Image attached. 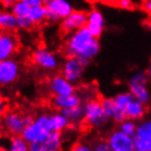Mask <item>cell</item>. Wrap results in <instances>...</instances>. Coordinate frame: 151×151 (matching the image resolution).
<instances>
[{
	"mask_svg": "<svg viewBox=\"0 0 151 151\" xmlns=\"http://www.w3.org/2000/svg\"><path fill=\"white\" fill-rule=\"evenodd\" d=\"M30 19L34 22V24H41L46 21V6H36L31 7L29 11Z\"/></svg>",
	"mask_w": 151,
	"mask_h": 151,
	"instance_id": "cb8c5ba5",
	"label": "cell"
},
{
	"mask_svg": "<svg viewBox=\"0 0 151 151\" xmlns=\"http://www.w3.org/2000/svg\"><path fill=\"white\" fill-rule=\"evenodd\" d=\"M137 126H138V123L132 119H129V118H126L123 122H121L118 124V127L117 128L119 129L121 132H123L124 134L128 135V136L134 137V135L136 134L137 130Z\"/></svg>",
	"mask_w": 151,
	"mask_h": 151,
	"instance_id": "484cf974",
	"label": "cell"
},
{
	"mask_svg": "<svg viewBox=\"0 0 151 151\" xmlns=\"http://www.w3.org/2000/svg\"><path fill=\"white\" fill-rule=\"evenodd\" d=\"M49 132H52L49 113H41L37 116H35L32 123L24 128L21 137L27 144H32L42 139Z\"/></svg>",
	"mask_w": 151,
	"mask_h": 151,
	"instance_id": "3957f363",
	"label": "cell"
},
{
	"mask_svg": "<svg viewBox=\"0 0 151 151\" xmlns=\"http://www.w3.org/2000/svg\"><path fill=\"white\" fill-rule=\"evenodd\" d=\"M31 59L35 67L44 71H54L61 66L59 56L44 47L35 49L31 56Z\"/></svg>",
	"mask_w": 151,
	"mask_h": 151,
	"instance_id": "5b68a950",
	"label": "cell"
},
{
	"mask_svg": "<svg viewBox=\"0 0 151 151\" xmlns=\"http://www.w3.org/2000/svg\"><path fill=\"white\" fill-rule=\"evenodd\" d=\"M146 112H147L146 104L136 100V99H132V102L129 103L125 110L126 118L132 119L135 122H140L141 119H144Z\"/></svg>",
	"mask_w": 151,
	"mask_h": 151,
	"instance_id": "d6986e66",
	"label": "cell"
},
{
	"mask_svg": "<svg viewBox=\"0 0 151 151\" xmlns=\"http://www.w3.org/2000/svg\"><path fill=\"white\" fill-rule=\"evenodd\" d=\"M9 111V106H8L7 100L0 95V117H2L4 114Z\"/></svg>",
	"mask_w": 151,
	"mask_h": 151,
	"instance_id": "1f68e13d",
	"label": "cell"
},
{
	"mask_svg": "<svg viewBox=\"0 0 151 151\" xmlns=\"http://www.w3.org/2000/svg\"><path fill=\"white\" fill-rule=\"evenodd\" d=\"M82 106L84 113L83 124H86L88 127L93 129H102L110 123V118L103 110L101 100L90 98L86 100Z\"/></svg>",
	"mask_w": 151,
	"mask_h": 151,
	"instance_id": "7a4b0ae2",
	"label": "cell"
},
{
	"mask_svg": "<svg viewBox=\"0 0 151 151\" xmlns=\"http://www.w3.org/2000/svg\"><path fill=\"white\" fill-rule=\"evenodd\" d=\"M147 75L149 76V78H150V79H151V63H150V65H149V67H148Z\"/></svg>",
	"mask_w": 151,
	"mask_h": 151,
	"instance_id": "74e56055",
	"label": "cell"
},
{
	"mask_svg": "<svg viewBox=\"0 0 151 151\" xmlns=\"http://www.w3.org/2000/svg\"><path fill=\"white\" fill-rule=\"evenodd\" d=\"M0 151H30L29 144L21 136H10L7 144L0 147Z\"/></svg>",
	"mask_w": 151,
	"mask_h": 151,
	"instance_id": "44dd1931",
	"label": "cell"
},
{
	"mask_svg": "<svg viewBox=\"0 0 151 151\" xmlns=\"http://www.w3.org/2000/svg\"><path fill=\"white\" fill-rule=\"evenodd\" d=\"M46 8L54 12L60 20L65 19L73 11L71 2L68 0H49V2L46 4Z\"/></svg>",
	"mask_w": 151,
	"mask_h": 151,
	"instance_id": "ac0fdd59",
	"label": "cell"
},
{
	"mask_svg": "<svg viewBox=\"0 0 151 151\" xmlns=\"http://www.w3.org/2000/svg\"><path fill=\"white\" fill-rule=\"evenodd\" d=\"M52 104L58 111H64L72 109L76 106H80L83 104V98L80 93H71L67 95H59V96H53Z\"/></svg>",
	"mask_w": 151,
	"mask_h": 151,
	"instance_id": "9a60e30c",
	"label": "cell"
},
{
	"mask_svg": "<svg viewBox=\"0 0 151 151\" xmlns=\"http://www.w3.org/2000/svg\"><path fill=\"white\" fill-rule=\"evenodd\" d=\"M4 124H2V118L0 117V137H1V135L4 134Z\"/></svg>",
	"mask_w": 151,
	"mask_h": 151,
	"instance_id": "8d00e7d4",
	"label": "cell"
},
{
	"mask_svg": "<svg viewBox=\"0 0 151 151\" xmlns=\"http://www.w3.org/2000/svg\"><path fill=\"white\" fill-rule=\"evenodd\" d=\"M93 151H112L106 140H98L93 146Z\"/></svg>",
	"mask_w": 151,
	"mask_h": 151,
	"instance_id": "f546056e",
	"label": "cell"
},
{
	"mask_svg": "<svg viewBox=\"0 0 151 151\" xmlns=\"http://www.w3.org/2000/svg\"><path fill=\"white\" fill-rule=\"evenodd\" d=\"M49 123H50V128L52 132H63L71 126L69 121L66 118L64 114L59 112H54V113H49Z\"/></svg>",
	"mask_w": 151,
	"mask_h": 151,
	"instance_id": "ffe728a7",
	"label": "cell"
},
{
	"mask_svg": "<svg viewBox=\"0 0 151 151\" xmlns=\"http://www.w3.org/2000/svg\"><path fill=\"white\" fill-rule=\"evenodd\" d=\"M105 27V21L102 12L98 9H93L88 13V21H87V30L90 32L94 37L99 38L103 34Z\"/></svg>",
	"mask_w": 151,
	"mask_h": 151,
	"instance_id": "2e32d148",
	"label": "cell"
},
{
	"mask_svg": "<svg viewBox=\"0 0 151 151\" xmlns=\"http://www.w3.org/2000/svg\"><path fill=\"white\" fill-rule=\"evenodd\" d=\"M66 118L69 121L71 126H79L83 124V118H84V113H83V106H76L72 109L61 111Z\"/></svg>",
	"mask_w": 151,
	"mask_h": 151,
	"instance_id": "603a6c76",
	"label": "cell"
},
{
	"mask_svg": "<svg viewBox=\"0 0 151 151\" xmlns=\"http://www.w3.org/2000/svg\"><path fill=\"white\" fill-rule=\"evenodd\" d=\"M88 21V13L86 11L81 10H73V11L63 19L60 23L61 31L67 34H71L75 31L80 30L87 25Z\"/></svg>",
	"mask_w": 151,
	"mask_h": 151,
	"instance_id": "7c38bea8",
	"label": "cell"
},
{
	"mask_svg": "<svg viewBox=\"0 0 151 151\" xmlns=\"http://www.w3.org/2000/svg\"><path fill=\"white\" fill-rule=\"evenodd\" d=\"M141 8L146 13L151 15V0H142L141 2Z\"/></svg>",
	"mask_w": 151,
	"mask_h": 151,
	"instance_id": "836d02e7",
	"label": "cell"
},
{
	"mask_svg": "<svg viewBox=\"0 0 151 151\" xmlns=\"http://www.w3.org/2000/svg\"><path fill=\"white\" fill-rule=\"evenodd\" d=\"M61 151H66V150H61Z\"/></svg>",
	"mask_w": 151,
	"mask_h": 151,
	"instance_id": "b9f144b4",
	"label": "cell"
},
{
	"mask_svg": "<svg viewBox=\"0 0 151 151\" xmlns=\"http://www.w3.org/2000/svg\"><path fill=\"white\" fill-rule=\"evenodd\" d=\"M19 49V38L14 31H2L0 33V60L10 59Z\"/></svg>",
	"mask_w": 151,
	"mask_h": 151,
	"instance_id": "8fae6325",
	"label": "cell"
},
{
	"mask_svg": "<svg viewBox=\"0 0 151 151\" xmlns=\"http://www.w3.org/2000/svg\"><path fill=\"white\" fill-rule=\"evenodd\" d=\"M134 99V96L132 95L130 92H122V93H118L113 98L114 103L116 104V106L119 109V110L124 111L126 110V107L129 103L132 102V100Z\"/></svg>",
	"mask_w": 151,
	"mask_h": 151,
	"instance_id": "d4e9b609",
	"label": "cell"
},
{
	"mask_svg": "<svg viewBox=\"0 0 151 151\" xmlns=\"http://www.w3.org/2000/svg\"><path fill=\"white\" fill-rule=\"evenodd\" d=\"M34 22L30 19L29 15L18 18V29L21 30H31L32 27H34Z\"/></svg>",
	"mask_w": 151,
	"mask_h": 151,
	"instance_id": "83f0119b",
	"label": "cell"
},
{
	"mask_svg": "<svg viewBox=\"0 0 151 151\" xmlns=\"http://www.w3.org/2000/svg\"><path fill=\"white\" fill-rule=\"evenodd\" d=\"M105 140L112 151H135L134 137L126 135L118 128L112 130Z\"/></svg>",
	"mask_w": 151,
	"mask_h": 151,
	"instance_id": "30bf717a",
	"label": "cell"
},
{
	"mask_svg": "<svg viewBox=\"0 0 151 151\" xmlns=\"http://www.w3.org/2000/svg\"><path fill=\"white\" fill-rule=\"evenodd\" d=\"M20 73V66L13 58L0 60V84L8 86L18 79Z\"/></svg>",
	"mask_w": 151,
	"mask_h": 151,
	"instance_id": "4fadbf2b",
	"label": "cell"
},
{
	"mask_svg": "<svg viewBox=\"0 0 151 151\" xmlns=\"http://www.w3.org/2000/svg\"><path fill=\"white\" fill-rule=\"evenodd\" d=\"M148 27H149L151 29V23H149V24H148Z\"/></svg>",
	"mask_w": 151,
	"mask_h": 151,
	"instance_id": "ab89813d",
	"label": "cell"
},
{
	"mask_svg": "<svg viewBox=\"0 0 151 151\" xmlns=\"http://www.w3.org/2000/svg\"><path fill=\"white\" fill-rule=\"evenodd\" d=\"M149 76L147 72H136L129 78L128 80V89L132 93L134 99H136L140 102L147 103L150 102L151 92L149 89Z\"/></svg>",
	"mask_w": 151,
	"mask_h": 151,
	"instance_id": "277c9868",
	"label": "cell"
},
{
	"mask_svg": "<svg viewBox=\"0 0 151 151\" xmlns=\"http://www.w3.org/2000/svg\"><path fill=\"white\" fill-rule=\"evenodd\" d=\"M134 142L135 151H151V117L138 122Z\"/></svg>",
	"mask_w": 151,
	"mask_h": 151,
	"instance_id": "9c48e42d",
	"label": "cell"
},
{
	"mask_svg": "<svg viewBox=\"0 0 151 151\" xmlns=\"http://www.w3.org/2000/svg\"><path fill=\"white\" fill-rule=\"evenodd\" d=\"M30 8L31 7H29L24 1H22V0H17L14 2V4L11 7V12L17 18H21V17L29 15Z\"/></svg>",
	"mask_w": 151,
	"mask_h": 151,
	"instance_id": "4316f807",
	"label": "cell"
},
{
	"mask_svg": "<svg viewBox=\"0 0 151 151\" xmlns=\"http://www.w3.org/2000/svg\"><path fill=\"white\" fill-rule=\"evenodd\" d=\"M102 103L103 110L107 115V117L110 118V121H113L117 124H119L121 122L126 119V114L124 111L119 110L116 106V104L114 103L113 98H105L101 100Z\"/></svg>",
	"mask_w": 151,
	"mask_h": 151,
	"instance_id": "e0dca14e",
	"label": "cell"
},
{
	"mask_svg": "<svg viewBox=\"0 0 151 151\" xmlns=\"http://www.w3.org/2000/svg\"><path fill=\"white\" fill-rule=\"evenodd\" d=\"M69 151H93V146L86 141H77L72 145Z\"/></svg>",
	"mask_w": 151,
	"mask_h": 151,
	"instance_id": "f1b7e54d",
	"label": "cell"
},
{
	"mask_svg": "<svg viewBox=\"0 0 151 151\" xmlns=\"http://www.w3.org/2000/svg\"><path fill=\"white\" fill-rule=\"evenodd\" d=\"M18 29V18L8 10L0 11V30L14 31Z\"/></svg>",
	"mask_w": 151,
	"mask_h": 151,
	"instance_id": "7402d4cb",
	"label": "cell"
},
{
	"mask_svg": "<svg viewBox=\"0 0 151 151\" xmlns=\"http://www.w3.org/2000/svg\"><path fill=\"white\" fill-rule=\"evenodd\" d=\"M84 69L86 66L78 57H66L61 64V75L72 84H77L82 79Z\"/></svg>",
	"mask_w": 151,
	"mask_h": 151,
	"instance_id": "ba28073f",
	"label": "cell"
},
{
	"mask_svg": "<svg viewBox=\"0 0 151 151\" xmlns=\"http://www.w3.org/2000/svg\"><path fill=\"white\" fill-rule=\"evenodd\" d=\"M64 146L63 132H52L42 139L29 144L30 151H61Z\"/></svg>",
	"mask_w": 151,
	"mask_h": 151,
	"instance_id": "52a82bcc",
	"label": "cell"
},
{
	"mask_svg": "<svg viewBox=\"0 0 151 151\" xmlns=\"http://www.w3.org/2000/svg\"><path fill=\"white\" fill-rule=\"evenodd\" d=\"M29 7H36V6H44L43 0H22Z\"/></svg>",
	"mask_w": 151,
	"mask_h": 151,
	"instance_id": "e575fe53",
	"label": "cell"
},
{
	"mask_svg": "<svg viewBox=\"0 0 151 151\" xmlns=\"http://www.w3.org/2000/svg\"><path fill=\"white\" fill-rule=\"evenodd\" d=\"M90 1H109V0H90ZM113 1V0H112Z\"/></svg>",
	"mask_w": 151,
	"mask_h": 151,
	"instance_id": "f35d334b",
	"label": "cell"
},
{
	"mask_svg": "<svg viewBox=\"0 0 151 151\" xmlns=\"http://www.w3.org/2000/svg\"><path fill=\"white\" fill-rule=\"evenodd\" d=\"M15 1H17V0H0L1 4L6 8H11L12 6L14 4Z\"/></svg>",
	"mask_w": 151,
	"mask_h": 151,
	"instance_id": "d590c367",
	"label": "cell"
},
{
	"mask_svg": "<svg viewBox=\"0 0 151 151\" xmlns=\"http://www.w3.org/2000/svg\"><path fill=\"white\" fill-rule=\"evenodd\" d=\"M1 32H2V31H1V30H0V33H1Z\"/></svg>",
	"mask_w": 151,
	"mask_h": 151,
	"instance_id": "60d3db41",
	"label": "cell"
},
{
	"mask_svg": "<svg viewBox=\"0 0 151 151\" xmlns=\"http://www.w3.org/2000/svg\"><path fill=\"white\" fill-rule=\"evenodd\" d=\"M46 21L49 23H57L58 21H60V19L54 12H52L46 8Z\"/></svg>",
	"mask_w": 151,
	"mask_h": 151,
	"instance_id": "d6a6232c",
	"label": "cell"
},
{
	"mask_svg": "<svg viewBox=\"0 0 151 151\" xmlns=\"http://www.w3.org/2000/svg\"><path fill=\"white\" fill-rule=\"evenodd\" d=\"M48 91L53 94V96L71 94L75 92V84L69 82L68 80L61 75H54L47 83Z\"/></svg>",
	"mask_w": 151,
	"mask_h": 151,
	"instance_id": "5bb4252c",
	"label": "cell"
},
{
	"mask_svg": "<svg viewBox=\"0 0 151 151\" xmlns=\"http://www.w3.org/2000/svg\"><path fill=\"white\" fill-rule=\"evenodd\" d=\"M114 2L118 6L119 8L123 9H132L134 8V2L132 0H113Z\"/></svg>",
	"mask_w": 151,
	"mask_h": 151,
	"instance_id": "4dcf8cb0",
	"label": "cell"
},
{
	"mask_svg": "<svg viewBox=\"0 0 151 151\" xmlns=\"http://www.w3.org/2000/svg\"><path fill=\"white\" fill-rule=\"evenodd\" d=\"M1 118L4 130L10 136H21L24 128L27 127L25 114L20 113L17 110H9Z\"/></svg>",
	"mask_w": 151,
	"mask_h": 151,
	"instance_id": "8992f818",
	"label": "cell"
},
{
	"mask_svg": "<svg viewBox=\"0 0 151 151\" xmlns=\"http://www.w3.org/2000/svg\"><path fill=\"white\" fill-rule=\"evenodd\" d=\"M100 49L101 45L99 38L94 37L84 27L69 34L63 53L66 57H78L87 67L98 56Z\"/></svg>",
	"mask_w": 151,
	"mask_h": 151,
	"instance_id": "6da1fadb",
	"label": "cell"
}]
</instances>
